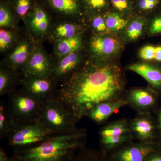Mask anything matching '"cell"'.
Returning <instances> with one entry per match:
<instances>
[{
	"mask_svg": "<svg viewBox=\"0 0 161 161\" xmlns=\"http://www.w3.org/2000/svg\"><path fill=\"white\" fill-rule=\"evenodd\" d=\"M20 85L25 92L45 102L57 95L59 84L51 78L25 75L21 76Z\"/></svg>",
	"mask_w": 161,
	"mask_h": 161,
	"instance_id": "cell-7",
	"label": "cell"
},
{
	"mask_svg": "<svg viewBox=\"0 0 161 161\" xmlns=\"http://www.w3.org/2000/svg\"><path fill=\"white\" fill-rule=\"evenodd\" d=\"M155 152L152 142L131 144L115 150L109 157L112 161H144L150 153Z\"/></svg>",
	"mask_w": 161,
	"mask_h": 161,
	"instance_id": "cell-10",
	"label": "cell"
},
{
	"mask_svg": "<svg viewBox=\"0 0 161 161\" xmlns=\"http://www.w3.org/2000/svg\"><path fill=\"white\" fill-rule=\"evenodd\" d=\"M125 98L128 101V105L137 111L138 113H149L157 102L155 94L150 90L145 89L131 90Z\"/></svg>",
	"mask_w": 161,
	"mask_h": 161,
	"instance_id": "cell-14",
	"label": "cell"
},
{
	"mask_svg": "<svg viewBox=\"0 0 161 161\" xmlns=\"http://www.w3.org/2000/svg\"><path fill=\"white\" fill-rule=\"evenodd\" d=\"M88 4L92 9H102L106 5V0H87Z\"/></svg>",
	"mask_w": 161,
	"mask_h": 161,
	"instance_id": "cell-33",
	"label": "cell"
},
{
	"mask_svg": "<svg viewBox=\"0 0 161 161\" xmlns=\"http://www.w3.org/2000/svg\"><path fill=\"white\" fill-rule=\"evenodd\" d=\"M147 1L148 3L147 10L153 9L159 3V0H147Z\"/></svg>",
	"mask_w": 161,
	"mask_h": 161,
	"instance_id": "cell-36",
	"label": "cell"
},
{
	"mask_svg": "<svg viewBox=\"0 0 161 161\" xmlns=\"http://www.w3.org/2000/svg\"><path fill=\"white\" fill-rule=\"evenodd\" d=\"M20 34L17 28L14 29L1 28L0 29V52L7 53L17 42Z\"/></svg>",
	"mask_w": 161,
	"mask_h": 161,
	"instance_id": "cell-22",
	"label": "cell"
},
{
	"mask_svg": "<svg viewBox=\"0 0 161 161\" xmlns=\"http://www.w3.org/2000/svg\"><path fill=\"white\" fill-rule=\"evenodd\" d=\"M52 9L66 18L67 21H72L79 13L80 3L78 0H47Z\"/></svg>",
	"mask_w": 161,
	"mask_h": 161,
	"instance_id": "cell-20",
	"label": "cell"
},
{
	"mask_svg": "<svg viewBox=\"0 0 161 161\" xmlns=\"http://www.w3.org/2000/svg\"><path fill=\"white\" fill-rule=\"evenodd\" d=\"M124 88L120 68L92 58L60 84L56 96L70 110L78 123L95 105L123 98Z\"/></svg>",
	"mask_w": 161,
	"mask_h": 161,
	"instance_id": "cell-1",
	"label": "cell"
},
{
	"mask_svg": "<svg viewBox=\"0 0 161 161\" xmlns=\"http://www.w3.org/2000/svg\"><path fill=\"white\" fill-rule=\"evenodd\" d=\"M113 6L120 11H124L129 8V0H112Z\"/></svg>",
	"mask_w": 161,
	"mask_h": 161,
	"instance_id": "cell-32",
	"label": "cell"
},
{
	"mask_svg": "<svg viewBox=\"0 0 161 161\" xmlns=\"http://www.w3.org/2000/svg\"><path fill=\"white\" fill-rule=\"evenodd\" d=\"M55 64V59L47 53L41 43L36 42L32 53L20 76L27 75L50 78Z\"/></svg>",
	"mask_w": 161,
	"mask_h": 161,
	"instance_id": "cell-8",
	"label": "cell"
},
{
	"mask_svg": "<svg viewBox=\"0 0 161 161\" xmlns=\"http://www.w3.org/2000/svg\"><path fill=\"white\" fill-rule=\"evenodd\" d=\"M39 120L53 135L78 131V123L70 110L56 96L43 103Z\"/></svg>",
	"mask_w": 161,
	"mask_h": 161,
	"instance_id": "cell-3",
	"label": "cell"
},
{
	"mask_svg": "<svg viewBox=\"0 0 161 161\" xmlns=\"http://www.w3.org/2000/svg\"><path fill=\"white\" fill-rule=\"evenodd\" d=\"M0 27L10 29L17 28V24L11 10L8 6L2 4L0 6Z\"/></svg>",
	"mask_w": 161,
	"mask_h": 161,
	"instance_id": "cell-25",
	"label": "cell"
},
{
	"mask_svg": "<svg viewBox=\"0 0 161 161\" xmlns=\"http://www.w3.org/2000/svg\"><path fill=\"white\" fill-rule=\"evenodd\" d=\"M128 69L143 78L153 87L161 88V69L150 64H134L128 67Z\"/></svg>",
	"mask_w": 161,
	"mask_h": 161,
	"instance_id": "cell-18",
	"label": "cell"
},
{
	"mask_svg": "<svg viewBox=\"0 0 161 161\" xmlns=\"http://www.w3.org/2000/svg\"><path fill=\"white\" fill-rule=\"evenodd\" d=\"M155 47L152 45L144 46L139 52L140 57L144 60H150L154 59Z\"/></svg>",
	"mask_w": 161,
	"mask_h": 161,
	"instance_id": "cell-30",
	"label": "cell"
},
{
	"mask_svg": "<svg viewBox=\"0 0 161 161\" xmlns=\"http://www.w3.org/2000/svg\"><path fill=\"white\" fill-rule=\"evenodd\" d=\"M71 161H112L106 153L84 148L78 151Z\"/></svg>",
	"mask_w": 161,
	"mask_h": 161,
	"instance_id": "cell-24",
	"label": "cell"
},
{
	"mask_svg": "<svg viewBox=\"0 0 161 161\" xmlns=\"http://www.w3.org/2000/svg\"><path fill=\"white\" fill-rule=\"evenodd\" d=\"M31 7V0H17L15 6L16 13L19 17L24 20L29 14Z\"/></svg>",
	"mask_w": 161,
	"mask_h": 161,
	"instance_id": "cell-28",
	"label": "cell"
},
{
	"mask_svg": "<svg viewBox=\"0 0 161 161\" xmlns=\"http://www.w3.org/2000/svg\"><path fill=\"white\" fill-rule=\"evenodd\" d=\"M158 127L159 130L161 131V107L158 115Z\"/></svg>",
	"mask_w": 161,
	"mask_h": 161,
	"instance_id": "cell-38",
	"label": "cell"
},
{
	"mask_svg": "<svg viewBox=\"0 0 161 161\" xmlns=\"http://www.w3.org/2000/svg\"><path fill=\"white\" fill-rule=\"evenodd\" d=\"M0 161H12L11 157L8 156L2 147H0Z\"/></svg>",
	"mask_w": 161,
	"mask_h": 161,
	"instance_id": "cell-35",
	"label": "cell"
},
{
	"mask_svg": "<svg viewBox=\"0 0 161 161\" xmlns=\"http://www.w3.org/2000/svg\"><path fill=\"white\" fill-rule=\"evenodd\" d=\"M20 34L16 43L6 54L1 64L10 68L20 75L31 55L36 42L26 31Z\"/></svg>",
	"mask_w": 161,
	"mask_h": 161,
	"instance_id": "cell-6",
	"label": "cell"
},
{
	"mask_svg": "<svg viewBox=\"0 0 161 161\" xmlns=\"http://www.w3.org/2000/svg\"><path fill=\"white\" fill-rule=\"evenodd\" d=\"M21 76L10 68L1 64L0 96L9 95L20 84Z\"/></svg>",
	"mask_w": 161,
	"mask_h": 161,
	"instance_id": "cell-19",
	"label": "cell"
},
{
	"mask_svg": "<svg viewBox=\"0 0 161 161\" xmlns=\"http://www.w3.org/2000/svg\"><path fill=\"white\" fill-rule=\"evenodd\" d=\"M154 60L161 62V46L155 47Z\"/></svg>",
	"mask_w": 161,
	"mask_h": 161,
	"instance_id": "cell-37",
	"label": "cell"
},
{
	"mask_svg": "<svg viewBox=\"0 0 161 161\" xmlns=\"http://www.w3.org/2000/svg\"><path fill=\"white\" fill-rule=\"evenodd\" d=\"M131 133L130 123L126 119H118L108 124L99 131V139L116 137L125 134Z\"/></svg>",
	"mask_w": 161,
	"mask_h": 161,
	"instance_id": "cell-21",
	"label": "cell"
},
{
	"mask_svg": "<svg viewBox=\"0 0 161 161\" xmlns=\"http://www.w3.org/2000/svg\"><path fill=\"white\" fill-rule=\"evenodd\" d=\"M53 43L55 60H58L71 53L82 49L83 36L82 34H80L73 37L56 40Z\"/></svg>",
	"mask_w": 161,
	"mask_h": 161,
	"instance_id": "cell-17",
	"label": "cell"
},
{
	"mask_svg": "<svg viewBox=\"0 0 161 161\" xmlns=\"http://www.w3.org/2000/svg\"><path fill=\"white\" fill-rule=\"evenodd\" d=\"M44 103L22 89L10 93L7 104L14 127L39 119Z\"/></svg>",
	"mask_w": 161,
	"mask_h": 161,
	"instance_id": "cell-4",
	"label": "cell"
},
{
	"mask_svg": "<svg viewBox=\"0 0 161 161\" xmlns=\"http://www.w3.org/2000/svg\"><path fill=\"white\" fill-rule=\"evenodd\" d=\"M80 24L72 21H59L54 23L48 40L52 43L57 40L73 37L82 34Z\"/></svg>",
	"mask_w": 161,
	"mask_h": 161,
	"instance_id": "cell-16",
	"label": "cell"
},
{
	"mask_svg": "<svg viewBox=\"0 0 161 161\" xmlns=\"http://www.w3.org/2000/svg\"><path fill=\"white\" fill-rule=\"evenodd\" d=\"M92 25L94 30L99 33L105 31L108 28L104 19L99 15L96 16L93 18Z\"/></svg>",
	"mask_w": 161,
	"mask_h": 161,
	"instance_id": "cell-29",
	"label": "cell"
},
{
	"mask_svg": "<svg viewBox=\"0 0 161 161\" xmlns=\"http://www.w3.org/2000/svg\"><path fill=\"white\" fill-rule=\"evenodd\" d=\"M14 127L7 104L5 101H0V139L6 138Z\"/></svg>",
	"mask_w": 161,
	"mask_h": 161,
	"instance_id": "cell-23",
	"label": "cell"
},
{
	"mask_svg": "<svg viewBox=\"0 0 161 161\" xmlns=\"http://www.w3.org/2000/svg\"><path fill=\"white\" fill-rule=\"evenodd\" d=\"M150 32L153 35L161 33V15L153 20L150 27Z\"/></svg>",
	"mask_w": 161,
	"mask_h": 161,
	"instance_id": "cell-31",
	"label": "cell"
},
{
	"mask_svg": "<svg viewBox=\"0 0 161 161\" xmlns=\"http://www.w3.org/2000/svg\"><path fill=\"white\" fill-rule=\"evenodd\" d=\"M132 137L142 142H152L154 138L155 125L149 113H138L130 123Z\"/></svg>",
	"mask_w": 161,
	"mask_h": 161,
	"instance_id": "cell-13",
	"label": "cell"
},
{
	"mask_svg": "<svg viewBox=\"0 0 161 161\" xmlns=\"http://www.w3.org/2000/svg\"><path fill=\"white\" fill-rule=\"evenodd\" d=\"M105 21L108 28L112 31L120 30L126 24L125 20L121 17L119 15L114 13L108 14Z\"/></svg>",
	"mask_w": 161,
	"mask_h": 161,
	"instance_id": "cell-26",
	"label": "cell"
},
{
	"mask_svg": "<svg viewBox=\"0 0 161 161\" xmlns=\"http://www.w3.org/2000/svg\"><path fill=\"white\" fill-rule=\"evenodd\" d=\"M89 48L92 58L103 60L117 53L120 50V44L115 38L95 36L90 40Z\"/></svg>",
	"mask_w": 161,
	"mask_h": 161,
	"instance_id": "cell-12",
	"label": "cell"
},
{
	"mask_svg": "<svg viewBox=\"0 0 161 161\" xmlns=\"http://www.w3.org/2000/svg\"><path fill=\"white\" fill-rule=\"evenodd\" d=\"M144 161H161V154L156 153L155 152L152 153L147 157Z\"/></svg>",
	"mask_w": 161,
	"mask_h": 161,
	"instance_id": "cell-34",
	"label": "cell"
},
{
	"mask_svg": "<svg viewBox=\"0 0 161 161\" xmlns=\"http://www.w3.org/2000/svg\"><path fill=\"white\" fill-rule=\"evenodd\" d=\"M53 135L38 119L15 126L6 138L8 145L14 152L35 147Z\"/></svg>",
	"mask_w": 161,
	"mask_h": 161,
	"instance_id": "cell-5",
	"label": "cell"
},
{
	"mask_svg": "<svg viewBox=\"0 0 161 161\" xmlns=\"http://www.w3.org/2000/svg\"><path fill=\"white\" fill-rule=\"evenodd\" d=\"M87 137L84 129L69 134L53 135L35 147L14 151L12 161H71L84 148Z\"/></svg>",
	"mask_w": 161,
	"mask_h": 161,
	"instance_id": "cell-2",
	"label": "cell"
},
{
	"mask_svg": "<svg viewBox=\"0 0 161 161\" xmlns=\"http://www.w3.org/2000/svg\"><path fill=\"white\" fill-rule=\"evenodd\" d=\"M26 31L35 42L48 39L54 23L42 8L37 7L23 20Z\"/></svg>",
	"mask_w": 161,
	"mask_h": 161,
	"instance_id": "cell-9",
	"label": "cell"
},
{
	"mask_svg": "<svg viewBox=\"0 0 161 161\" xmlns=\"http://www.w3.org/2000/svg\"><path fill=\"white\" fill-rule=\"evenodd\" d=\"M81 50L73 52L56 60L50 78L60 84L71 76L84 63L80 53Z\"/></svg>",
	"mask_w": 161,
	"mask_h": 161,
	"instance_id": "cell-11",
	"label": "cell"
},
{
	"mask_svg": "<svg viewBox=\"0 0 161 161\" xmlns=\"http://www.w3.org/2000/svg\"><path fill=\"white\" fill-rule=\"evenodd\" d=\"M144 26L143 20H136L130 23L127 29V35L131 40H135L140 36Z\"/></svg>",
	"mask_w": 161,
	"mask_h": 161,
	"instance_id": "cell-27",
	"label": "cell"
},
{
	"mask_svg": "<svg viewBox=\"0 0 161 161\" xmlns=\"http://www.w3.org/2000/svg\"><path fill=\"white\" fill-rule=\"evenodd\" d=\"M128 105V101L125 98L103 102L92 107L86 116L95 123L103 124L114 112Z\"/></svg>",
	"mask_w": 161,
	"mask_h": 161,
	"instance_id": "cell-15",
	"label": "cell"
}]
</instances>
